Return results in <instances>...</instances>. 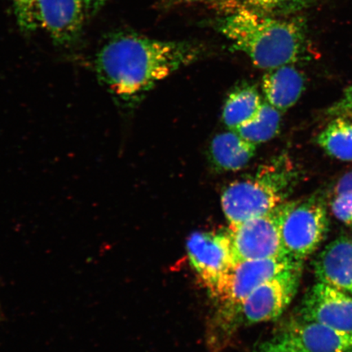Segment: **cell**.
I'll use <instances>...</instances> for the list:
<instances>
[{
  "label": "cell",
  "instance_id": "cell-1",
  "mask_svg": "<svg viewBox=\"0 0 352 352\" xmlns=\"http://www.w3.org/2000/svg\"><path fill=\"white\" fill-rule=\"evenodd\" d=\"M202 54V47L195 43L118 33L101 47L95 70L118 107L129 109L135 107L157 82L195 63Z\"/></svg>",
  "mask_w": 352,
  "mask_h": 352
},
{
  "label": "cell",
  "instance_id": "cell-2",
  "mask_svg": "<svg viewBox=\"0 0 352 352\" xmlns=\"http://www.w3.org/2000/svg\"><path fill=\"white\" fill-rule=\"evenodd\" d=\"M215 26L233 50L243 52L259 69L294 65L306 58L307 26L299 17L270 16L234 6Z\"/></svg>",
  "mask_w": 352,
  "mask_h": 352
},
{
  "label": "cell",
  "instance_id": "cell-3",
  "mask_svg": "<svg viewBox=\"0 0 352 352\" xmlns=\"http://www.w3.org/2000/svg\"><path fill=\"white\" fill-rule=\"evenodd\" d=\"M297 173L287 157L274 158L248 177L230 184L221 205L230 226L263 217L286 201L296 183Z\"/></svg>",
  "mask_w": 352,
  "mask_h": 352
},
{
  "label": "cell",
  "instance_id": "cell-4",
  "mask_svg": "<svg viewBox=\"0 0 352 352\" xmlns=\"http://www.w3.org/2000/svg\"><path fill=\"white\" fill-rule=\"evenodd\" d=\"M328 226L327 206L320 195L290 202L281 226L285 254L302 263L318 250L327 235Z\"/></svg>",
  "mask_w": 352,
  "mask_h": 352
},
{
  "label": "cell",
  "instance_id": "cell-5",
  "mask_svg": "<svg viewBox=\"0 0 352 352\" xmlns=\"http://www.w3.org/2000/svg\"><path fill=\"white\" fill-rule=\"evenodd\" d=\"M290 202H283L263 217L230 226L233 262L288 257L281 240V226Z\"/></svg>",
  "mask_w": 352,
  "mask_h": 352
},
{
  "label": "cell",
  "instance_id": "cell-6",
  "mask_svg": "<svg viewBox=\"0 0 352 352\" xmlns=\"http://www.w3.org/2000/svg\"><path fill=\"white\" fill-rule=\"evenodd\" d=\"M298 267L301 263L288 257L234 261L211 294L228 305L239 307L258 285Z\"/></svg>",
  "mask_w": 352,
  "mask_h": 352
},
{
  "label": "cell",
  "instance_id": "cell-7",
  "mask_svg": "<svg viewBox=\"0 0 352 352\" xmlns=\"http://www.w3.org/2000/svg\"><path fill=\"white\" fill-rule=\"evenodd\" d=\"M300 270L272 277L254 289L237 307L246 322L262 323L278 318L296 294Z\"/></svg>",
  "mask_w": 352,
  "mask_h": 352
},
{
  "label": "cell",
  "instance_id": "cell-8",
  "mask_svg": "<svg viewBox=\"0 0 352 352\" xmlns=\"http://www.w3.org/2000/svg\"><path fill=\"white\" fill-rule=\"evenodd\" d=\"M189 262L210 293L233 263L230 232H195L187 241Z\"/></svg>",
  "mask_w": 352,
  "mask_h": 352
},
{
  "label": "cell",
  "instance_id": "cell-9",
  "mask_svg": "<svg viewBox=\"0 0 352 352\" xmlns=\"http://www.w3.org/2000/svg\"><path fill=\"white\" fill-rule=\"evenodd\" d=\"M302 315L305 320L352 336V296L331 286L316 284L305 298Z\"/></svg>",
  "mask_w": 352,
  "mask_h": 352
},
{
  "label": "cell",
  "instance_id": "cell-10",
  "mask_svg": "<svg viewBox=\"0 0 352 352\" xmlns=\"http://www.w3.org/2000/svg\"><path fill=\"white\" fill-rule=\"evenodd\" d=\"M39 26L56 45H72L80 38L85 11L82 0H38Z\"/></svg>",
  "mask_w": 352,
  "mask_h": 352
},
{
  "label": "cell",
  "instance_id": "cell-11",
  "mask_svg": "<svg viewBox=\"0 0 352 352\" xmlns=\"http://www.w3.org/2000/svg\"><path fill=\"white\" fill-rule=\"evenodd\" d=\"M319 283L352 296V239L342 236L320 252L314 264Z\"/></svg>",
  "mask_w": 352,
  "mask_h": 352
},
{
  "label": "cell",
  "instance_id": "cell-12",
  "mask_svg": "<svg viewBox=\"0 0 352 352\" xmlns=\"http://www.w3.org/2000/svg\"><path fill=\"white\" fill-rule=\"evenodd\" d=\"M306 352H352V336L327 325L305 320L284 336Z\"/></svg>",
  "mask_w": 352,
  "mask_h": 352
},
{
  "label": "cell",
  "instance_id": "cell-13",
  "mask_svg": "<svg viewBox=\"0 0 352 352\" xmlns=\"http://www.w3.org/2000/svg\"><path fill=\"white\" fill-rule=\"evenodd\" d=\"M305 85V76L294 65L268 69L262 80L265 100L281 113L298 102Z\"/></svg>",
  "mask_w": 352,
  "mask_h": 352
},
{
  "label": "cell",
  "instance_id": "cell-14",
  "mask_svg": "<svg viewBox=\"0 0 352 352\" xmlns=\"http://www.w3.org/2000/svg\"><path fill=\"white\" fill-rule=\"evenodd\" d=\"M256 144L248 142L236 131L223 132L210 144L211 160L218 169L239 170L249 164L256 152Z\"/></svg>",
  "mask_w": 352,
  "mask_h": 352
},
{
  "label": "cell",
  "instance_id": "cell-15",
  "mask_svg": "<svg viewBox=\"0 0 352 352\" xmlns=\"http://www.w3.org/2000/svg\"><path fill=\"white\" fill-rule=\"evenodd\" d=\"M263 100L253 86H241L231 92L223 109V122L234 131L256 116Z\"/></svg>",
  "mask_w": 352,
  "mask_h": 352
},
{
  "label": "cell",
  "instance_id": "cell-16",
  "mask_svg": "<svg viewBox=\"0 0 352 352\" xmlns=\"http://www.w3.org/2000/svg\"><path fill=\"white\" fill-rule=\"evenodd\" d=\"M318 143L329 156L352 161V118H334L320 132Z\"/></svg>",
  "mask_w": 352,
  "mask_h": 352
},
{
  "label": "cell",
  "instance_id": "cell-17",
  "mask_svg": "<svg viewBox=\"0 0 352 352\" xmlns=\"http://www.w3.org/2000/svg\"><path fill=\"white\" fill-rule=\"evenodd\" d=\"M281 113L266 100H263L256 116L234 131L256 145L270 142L280 131Z\"/></svg>",
  "mask_w": 352,
  "mask_h": 352
},
{
  "label": "cell",
  "instance_id": "cell-18",
  "mask_svg": "<svg viewBox=\"0 0 352 352\" xmlns=\"http://www.w3.org/2000/svg\"><path fill=\"white\" fill-rule=\"evenodd\" d=\"M314 0H240L233 4L274 16H288L305 10Z\"/></svg>",
  "mask_w": 352,
  "mask_h": 352
},
{
  "label": "cell",
  "instance_id": "cell-19",
  "mask_svg": "<svg viewBox=\"0 0 352 352\" xmlns=\"http://www.w3.org/2000/svg\"><path fill=\"white\" fill-rule=\"evenodd\" d=\"M17 25L22 32L33 33L39 26L38 0H12Z\"/></svg>",
  "mask_w": 352,
  "mask_h": 352
},
{
  "label": "cell",
  "instance_id": "cell-20",
  "mask_svg": "<svg viewBox=\"0 0 352 352\" xmlns=\"http://www.w3.org/2000/svg\"><path fill=\"white\" fill-rule=\"evenodd\" d=\"M330 206L334 217L352 227V193L334 196Z\"/></svg>",
  "mask_w": 352,
  "mask_h": 352
},
{
  "label": "cell",
  "instance_id": "cell-21",
  "mask_svg": "<svg viewBox=\"0 0 352 352\" xmlns=\"http://www.w3.org/2000/svg\"><path fill=\"white\" fill-rule=\"evenodd\" d=\"M328 113L333 118H352V85L347 87L342 98L329 109Z\"/></svg>",
  "mask_w": 352,
  "mask_h": 352
},
{
  "label": "cell",
  "instance_id": "cell-22",
  "mask_svg": "<svg viewBox=\"0 0 352 352\" xmlns=\"http://www.w3.org/2000/svg\"><path fill=\"white\" fill-rule=\"evenodd\" d=\"M258 352H306L283 337L281 340L268 343Z\"/></svg>",
  "mask_w": 352,
  "mask_h": 352
},
{
  "label": "cell",
  "instance_id": "cell-23",
  "mask_svg": "<svg viewBox=\"0 0 352 352\" xmlns=\"http://www.w3.org/2000/svg\"><path fill=\"white\" fill-rule=\"evenodd\" d=\"M352 193V170L343 175L333 186V195Z\"/></svg>",
  "mask_w": 352,
  "mask_h": 352
},
{
  "label": "cell",
  "instance_id": "cell-24",
  "mask_svg": "<svg viewBox=\"0 0 352 352\" xmlns=\"http://www.w3.org/2000/svg\"><path fill=\"white\" fill-rule=\"evenodd\" d=\"M82 1L86 15L92 16L100 11L107 0H82Z\"/></svg>",
  "mask_w": 352,
  "mask_h": 352
},
{
  "label": "cell",
  "instance_id": "cell-25",
  "mask_svg": "<svg viewBox=\"0 0 352 352\" xmlns=\"http://www.w3.org/2000/svg\"><path fill=\"white\" fill-rule=\"evenodd\" d=\"M211 1H214V0H175V3L180 4L204 3Z\"/></svg>",
  "mask_w": 352,
  "mask_h": 352
},
{
  "label": "cell",
  "instance_id": "cell-26",
  "mask_svg": "<svg viewBox=\"0 0 352 352\" xmlns=\"http://www.w3.org/2000/svg\"><path fill=\"white\" fill-rule=\"evenodd\" d=\"M0 315H1V314H0Z\"/></svg>",
  "mask_w": 352,
  "mask_h": 352
}]
</instances>
